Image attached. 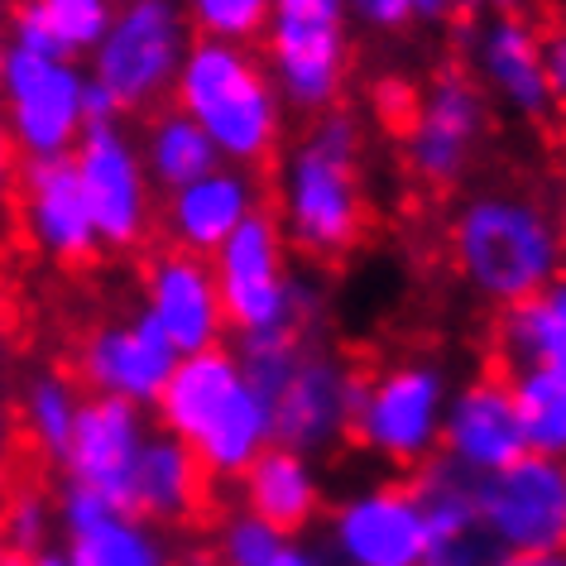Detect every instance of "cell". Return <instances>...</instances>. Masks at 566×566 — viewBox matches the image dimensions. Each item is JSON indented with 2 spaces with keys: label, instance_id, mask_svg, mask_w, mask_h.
Wrapping results in <instances>:
<instances>
[{
  "label": "cell",
  "instance_id": "ac0fdd59",
  "mask_svg": "<svg viewBox=\"0 0 566 566\" xmlns=\"http://www.w3.org/2000/svg\"><path fill=\"white\" fill-rule=\"evenodd\" d=\"M149 432H154V422L145 408L106 399V394H82L73 437H67V447L59 457L63 485L96 490L102 500L125 509L135 461H139V451H145Z\"/></svg>",
  "mask_w": 566,
  "mask_h": 566
},
{
  "label": "cell",
  "instance_id": "9c48e42d",
  "mask_svg": "<svg viewBox=\"0 0 566 566\" xmlns=\"http://www.w3.org/2000/svg\"><path fill=\"white\" fill-rule=\"evenodd\" d=\"M260 59L289 111L322 116V111L342 106L350 77L346 0H274Z\"/></svg>",
  "mask_w": 566,
  "mask_h": 566
},
{
  "label": "cell",
  "instance_id": "83f0119b",
  "mask_svg": "<svg viewBox=\"0 0 566 566\" xmlns=\"http://www.w3.org/2000/svg\"><path fill=\"white\" fill-rule=\"evenodd\" d=\"M504 385L514 399L523 451L566 461V375L552 365H509Z\"/></svg>",
  "mask_w": 566,
  "mask_h": 566
},
{
  "label": "cell",
  "instance_id": "836d02e7",
  "mask_svg": "<svg viewBox=\"0 0 566 566\" xmlns=\"http://www.w3.org/2000/svg\"><path fill=\"white\" fill-rule=\"evenodd\" d=\"M537 53H543V77H547L552 102L566 106V20L537 30Z\"/></svg>",
  "mask_w": 566,
  "mask_h": 566
},
{
  "label": "cell",
  "instance_id": "7c38bea8",
  "mask_svg": "<svg viewBox=\"0 0 566 566\" xmlns=\"http://www.w3.org/2000/svg\"><path fill=\"white\" fill-rule=\"evenodd\" d=\"M73 168L82 197H87L92 226L102 235V250L135 254L149 240L154 221H159V202H154L149 174L139 164V145L125 130V120L87 125L73 145Z\"/></svg>",
  "mask_w": 566,
  "mask_h": 566
},
{
  "label": "cell",
  "instance_id": "9a60e30c",
  "mask_svg": "<svg viewBox=\"0 0 566 566\" xmlns=\"http://www.w3.org/2000/svg\"><path fill=\"white\" fill-rule=\"evenodd\" d=\"M174 365H178V350L168 346L159 327L135 307V313H125V317L92 322V327L77 336L73 370L67 375L82 385V394H106V399L135 403L149 413V408L159 403Z\"/></svg>",
  "mask_w": 566,
  "mask_h": 566
},
{
  "label": "cell",
  "instance_id": "30bf717a",
  "mask_svg": "<svg viewBox=\"0 0 566 566\" xmlns=\"http://www.w3.org/2000/svg\"><path fill=\"white\" fill-rule=\"evenodd\" d=\"M490 135V102L475 87V77L465 67L447 63L413 92L403 120V168L413 174L422 188H457L471 178V168L485 149Z\"/></svg>",
  "mask_w": 566,
  "mask_h": 566
},
{
  "label": "cell",
  "instance_id": "4fadbf2b",
  "mask_svg": "<svg viewBox=\"0 0 566 566\" xmlns=\"http://www.w3.org/2000/svg\"><path fill=\"white\" fill-rule=\"evenodd\" d=\"M475 523L494 552L566 547V461L528 457L475 480Z\"/></svg>",
  "mask_w": 566,
  "mask_h": 566
},
{
  "label": "cell",
  "instance_id": "60d3db41",
  "mask_svg": "<svg viewBox=\"0 0 566 566\" xmlns=\"http://www.w3.org/2000/svg\"><path fill=\"white\" fill-rule=\"evenodd\" d=\"M30 566H67V552L49 543L44 552H34V557H30Z\"/></svg>",
  "mask_w": 566,
  "mask_h": 566
},
{
  "label": "cell",
  "instance_id": "f1b7e54d",
  "mask_svg": "<svg viewBox=\"0 0 566 566\" xmlns=\"http://www.w3.org/2000/svg\"><path fill=\"white\" fill-rule=\"evenodd\" d=\"M504 365H552L566 375V274L500 317Z\"/></svg>",
  "mask_w": 566,
  "mask_h": 566
},
{
  "label": "cell",
  "instance_id": "3957f363",
  "mask_svg": "<svg viewBox=\"0 0 566 566\" xmlns=\"http://www.w3.org/2000/svg\"><path fill=\"white\" fill-rule=\"evenodd\" d=\"M240 370L269 408L274 447L327 457L350 437V408H356L360 370L336 350L327 336H245L235 342Z\"/></svg>",
  "mask_w": 566,
  "mask_h": 566
},
{
  "label": "cell",
  "instance_id": "d4e9b609",
  "mask_svg": "<svg viewBox=\"0 0 566 566\" xmlns=\"http://www.w3.org/2000/svg\"><path fill=\"white\" fill-rule=\"evenodd\" d=\"M77 408H82V385L63 370V365H44V370H34L20 385L15 408H10V422H15V447L30 461H39V465H44V461L59 465L67 437H73Z\"/></svg>",
  "mask_w": 566,
  "mask_h": 566
},
{
  "label": "cell",
  "instance_id": "4316f807",
  "mask_svg": "<svg viewBox=\"0 0 566 566\" xmlns=\"http://www.w3.org/2000/svg\"><path fill=\"white\" fill-rule=\"evenodd\" d=\"M63 552L67 566H178L174 537L125 509H111L92 528L63 537Z\"/></svg>",
  "mask_w": 566,
  "mask_h": 566
},
{
  "label": "cell",
  "instance_id": "5b68a950",
  "mask_svg": "<svg viewBox=\"0 0 566 566\" xmlns=\"http://www.w3.org/2000/svg\"><path fill=\"white\" fill-rule=\"evenodd\" d=\"M154 418H159V432L178 437L202 461L211 480H240L264 447H274V422L240 370L235 346L178 356L159 403H154Z\"/></svg>",
  "mask_w": 566,
  "mask_h": 566
},
{
  "label": "cell",
  "instance_id": "52a82bcc",
  "mask_svg": "<svg viewBox=\"0 0 566 566\" xmlns=\"http://www.w3.org/2000/svg\"><path fill=\"white\" fill-rule=\"evenodd\" d=\"M192 39L178 0H116L102 44L87 53V77L116 102L120 116H149L168 106Z\"/></svg>",
  "mask_w": 566,
  "mask_h": 566
},
{
  "label": "cell",
  "instance_id": "e0dca14e",
  "mask_svg": "<svg viewBox=\"0 0 566 566\" xmlns=\"http://www.w3.org/2000/svg\"><path fill=\"white\" fill-rule=\"evenodd\" d=\"M139 313L159 327V336L178 356L226 346V336H231L217 279H211V260L174 245L154 250L139 269Z\"/></svg>",
  "mask_w": 566,
  "mask_h": 566
},
{
  "label": "cell",
  "instance_id": "44dd1931",
  "mask_svg": "<svg viewBox=\"0 0 566 566\" xmlns=\"http://www.w3.org/2000/svg\"><path fill=\"white\" fill-rule=\"evenodd\" d=\"M264 207V188H260V174L250 168H211L207 178L188 182L178 192H164V207H159V231L168 235L174 250H188V254H211L221 250L226 235L240 231V221H250L254 211Z\"/></svg>",
  "mask_w": 566,
  "mask_h": 566
},
{
  "label": "cell",
  "instance_id": "f35d334b",
  "mask_svg": "<svg viewBox=\"0 0 566 566\" xmlns=\"http://www.w3.org/2000/svg\"><path fill=\"white\" fill-rule=\"evenodd\" d=\"M465 6L485 10V15H523V6H528V0H465Z\"/></svg>",
  "mask_w": 566,
  "mask_h": 566
},
{
  "label": "cell",
  "instance_id": "d6986e66",
  "mask_svg": "<svg viewBox=\"0 0 566 566\" xmlns=\"http://www.w3.org/2000/svg\"><path fill=\"white\" fill-rule=\"evenodd\" d=\"M475 87L485 102L509 111L514 120H547L557 102L543 77V53H537V24L523 15H490L471 34V67Z\"/></svg>",
  "mask_w": 566,
  "mask_h": 566
},
{
  "label": "cell",
  "instance_id": "b9f144b4",
  "mask_svg": "<svg viewBox=\"0 0 566 566\" xmlns=\"http://www.w3.org/2000/svg\"><path fill=\"white\" fill-rule=\"evenodd\" d=\"M6 53H10V39H6V30H0V73H6Z\"/></svg>",
  "mask_w": 566,
  "mask_h": 566
},
{
  "label": "cell",
  "instance_id": "e575fe53",
  "mask_svg": "<svg viewBox=\"0 0 566 566\" xmlns=\"http://www.w3.org/2000/svg\"><path fill=\"white\" fill-rule=\"evenodd\" d=\"M490 557H494V547L485 543V533H475L457 547H437L428 557V566H490Z\"/></svg>",
  "mask_w": 566,
  "mask_h": 566
},
{
  "label": "cell",
  "instance_id": "d590c367",
  "mask_svg": "<svg viewBox=\"0 0 566 566\" xmlns=\"http://www.w3.org/2000/svg\"><path fill=\"white\" fill-rule=\"evenodd\" d=\"M20 149L15 139H10V125L0 116V207H10V197H15V178H20Z\"/></svg>",
  "mask_w": 566,
  "mask_h": 566
},
{
  "label": "cell",
  "instance_id": "5bb4252c",
  "mask_svg": "<svg viewBox=\"0 0 566 566\" xmlns=\"http://www.w3.org/2000/svg\"><path fill=\"white\" fill-rule=\"evenodd\" d=\"M332 566H428L432 537L413 485L379 480L356 494H346L327 509V543Z\"/></svg>",
  "mask_w": 566,
  "mask_h": 566
},
{
  "label": "cell",
  "instance_id": "d6a6232c",
  "mask_svg": "<svg viewBox=\"0 0 566 566\" xmlns=\"http://www.w3.org/2000/svg\"><path fill=\"white\" fill-rule=\"evenodd\" d=\"M346 15L375 34H399L413 24V0H346Z\"/></svg>",
  "mask_w": 566,
  "mask_h": 566
},
{
  "label": "cell",
  "instance_id": "6da1fadb",
  "mask_svg": "<svg viewBox=\"0 0 566 566\" xmlns=\"http://www.w3.org/2000/svg\"><path fill=\"white\" fill-rule=\"evenodd\" d=\"M274 221L289 250L313 264H336L370 231L365 130L346 106L307 116V130L283 154L274 182Z\"/></svg>",
  "mask_w": 566,
  "mask_h": 566
},
{
  "label": "cell",
  "instance_id": "8d00e7d4",
  "mask_svg": "<svg viewBox=\"0 0 566 566\" xmlns=\"http://www.w3.org/2000/svg\"><path fill=\"white\" fill-rule=\"evenodd\" d=\"M465 10V0H413V20L422 24H451Z\"/></svg>",
  "mask_w": 566,
  "mask_h": 566
},
{
  "label": "cell",
  "instance_id": "cb8c5ba5",
  "mask_svg": "<svg viewBox=\"0 0 566 566\" xmlns=\"http://www.w3.org/2000/svg\"><path fill=\"white\" fill-rule=\"evenodd\" d=\"M6 39L10 49L53 53V59H87L102 44L116 0H10Z\"/></svg>",
  "mask_w": 566,
  "mask_h": 566
},
{
  "label": "cell",
  "instance_id": "1f68e13d",
  "mask_svg": "<svg viewBox=\"0 0 566 566\" xmlns=\"http://www.w3.org/2000/svg\"><path fill=\"white\" fill-rule=\"evenodd\" d=\"M283 543H289V537H283L279 528H269L264 518H254V514H245V509H235V514H226L217 523L211 557H217V566H274Z\"/></svg>",
  "mask_w": 566,
  "mask_h": 566
},
{
  "label": "cell",
  "instance_id": "ba28073f",
  "mask_svg": "<svg viewBox=\"0 0 566 566\" xmlns=\"http://www.w3.org/2000/svg\"><path fill=\"white\" fill-rule=\"evenodd\" d=\"M451 403V375L432 356H403L379 370L360 375L356 408H350V437L370 457L418 471L437 457L442 418Z\"/></svg>",
  "mask_w": 566,
  "mask_h": 566
},
{
  "label": "cell",
  "instance_id": "ffe728a7",
  "mask_svg": "<svg viewBox=\"0 0 566 566\" xmlns=\"http://www.w3.org/2000/svg\"><path fill=\"white\" fill-rule=\"evenodd\" d=\"M437 457L471 480L504 471L509 461L523 457L514 399H509V385L500 375H475L461 389H451Z\"/></svg>",
  "mask_w": 566,
  "mask_h": 566
},
{
  "label": "cell",
  "instance_id": "8fae6325",
  "mask_svg": "<svg viewBox=\"0 0 566 566\" xmlns=\"http://www.w3.org/2000/svg\"><path fill=\"white\" fill-rule=\"evenodd\" d=\"M87 73L73 59H53V53L10 49L6 73H0V116L10 125L20 159H67L73 145L87 130Z\"/></svg>",
  "mask_w": 566,
  "mask_h": 566
},
{
  "label": "cell",
  "instance_id": "ee69618b",
  "mask_svg": "<svg viewBox=\"0 0 566 566\" xmlns=\"http://www.w3.org/2000/svg\"><path fill=\"white\" fill-rule=\"evenodd\" d=\"M0 370H6V332H0Z\"/></svg>",
  "mask_w": 566,
  "mask_h": 566
},
{
  "label": "cell",
  "instance_id": "4dcf8cb0",
  "mask_svg": "<svg viewBox=\"0 0 566 566\" xmlns=\"http://www.w3.org/2000/svg\"><path fill=\"white\" fill-rule=\"evenodd\" d=\"M197 39H221V44H260L269 6L274 0H178Z\"/></svg>",
  "mask_w": 566,
  "mask_h": 566
},
{
  "label": "cell",
  "instance_id": "484cf974",
  "mask_svg": "<svg viewBox=\"0 0 566 566\" xmlns=\"http://www.w3.org/2000/svg\"><path fill=\"white\" fill-rule=\"evenodd\" d=\"M135 145H139V164H145L154 192H178V188H188V182L207 178L211 168H221L211 139L174 106L149 111Z\"/></svg>",
  "mask_w": 566,
  "mask_h": 566
},
{
  "label": "cell",
  "instance_id": "f546056e",
  "mask_svg": "<svg viewBox=\"0 0 566 566\" xmlns=\"http://www.w3.org/2000/svg\"><path fill=\"white\" fill-rule=\"evenodd\" d=\"M413 494L422 504V518H428V537L432 552L437 547H457L465 537L480 533L475 523V480L461 475L457 465H447L442 457H432L428 465L413 471Z\"/></svg>",
  "mask_w": 566,
  "mask_h": 566
},
{
  "label": "cell",
  "instance_id": "bcb514c9",
  "mask_svg": "<svg viewBox=\"0 0 566 566\" xmlns=\"http://www.w3.org/2000/svg\"><path fill=\"white\" fill-rule=\"evenodd\" d=\"M0 6H10V0H0Z\"/></svg>",
  "mask_w": 566,
  "mask_h": 566
},
{
  "label": "cell",
  "instance_id": "f6af8a7d",
  "mask_svg": "<svg viewBox=\"0 0 566 566\" xmlns=\"http://www.w3.org/2000/svg\"><path fill=\"white\" fill-rule=\"evenodd\" d=\"M0 557H6V533H0Z\"/></svg>",
  "mask_w": 566,
  "mask_h": 566
},
{
  "label": "cell",
  "instance_id": "7a4b0ae2",
  "mask_svg": "<svg viewBox=\"0 0 566 566\" xmlns=\"http://www.w3.org/2000/svg\"><path fill=\"white\" fill-rule=\"evenodd\" d=\"M447 250L465 289L500 313L537 298L566 274L557 211L528 188L465 192L451 211Z\"/></svg>",
  "mask_w": 566,
  "mask_h": 566
},
{
  "label": "cell",
  "instance_id": "7bdbcfd3",
  "mask_svg": "<svg viewBox=\"0 0 566 566\" xmlns=\"http://www.w3.org/2000/svg\"><path fill=\"white\" fill-rule=\"evenodd\" d=\"M557 226H562V245H566V197H562V207H557Z\"/></svg>",
  "mask_w": 566,
  "mask_h": 566
},
{
  "label": "cell",
  "instance_id": "603a6c76",
  "mask_svg": "<svg viewBox=\"0 0 566 566\" xmlns=\"http://www.w3.org/2000/svg\"><path fill=\"white\" fill-rule=\"evenodd\" d=\"M322 475L317 461L289 447H264L240 475V509L264 518L283 537H303L322 518Z\"/></svg>",
  "mask_w": 566,
  "mask_h": 566
},
{
  "label": "cell",
  "instance_id": "8992f818",
  "mask_svg": "<svg viewBox=\"0 0 566 566\" xmlns=\"http://www.w3.org/2000/svg\"><path fill=\"white\" fill-rule=\"evenodd\" d=\"M289 240H283L274 211H254L240 221L235 235L221 240L211 254V279L221 293L226 332L235 342L245 336H274V332H298L317 336L327 322V289L317 274H298L289 264Z\"/></svg>",
  "mask_w": 566,
  "mask_h": 566
},
{
  "label": "cell",
  "instance_id": "ab89813d",
  "mask_svg": "<svg viewBox=\"0 0 566 566\" xmlns=\"http://www.w3.org/2000/svg\"><path fill=\"white\" fill-rule=\"evenodd\" d=\"M15 422H10V408H0V465H6L10 457H15Z\"/></svg>",
  "mask_w": 566,
  "mask_h": 566
},
{
  "label": "cell",
  "instance_id": "7402d4cb",
  "mask_svg": "<svg viewBox=\"0 0 566 566\" xmlns=\"http://www.w3.org/2000/svg\"><path fill=\"white\" fill-rule=\"evenodd\" d=\"M211 490V475L202 471V461L192 457L178 437H168L154 428L145 451L135 461L130 475V494H125V514L154 523V528H182L202 514Z\"/></svg>",
  "mask_w": 566,
  "mask_h": 566
},
{
  "label": "cell",
  "instance_id": "2e32d148",
  "mask_svg": "<svg viewBox=\"0 0 566 566\" xmlns=\"http://www.w3.org/2000/svg\"><path fill=\"white\" fill-rule=\"evenodd\" d=\"M15 231L39 260L59 264V269H92L102 260V235L92 226L87 197H82L73 154L67 159H34L20 164L15 178Z\"/></svg>",
  "mask_w": 566,
  "mask_h": 566
},
{
  "label": "cell",
  "instance_id": "74e56055",
  "mask_svg": "<svg viewBox=\"0 0 566 566\" xmlns=\"http://www.w3.org/2000/svg\"><path fill=\"white\" fill-rule=\"evenodd\" d=\"M490 566H566V547L562 552H494Z\"/></svg>",
  "mask_w": 566,
  "mask_h": 566
},
{
  "label": "cell",
  "instance_id": "277c9868",
  "mask_svg": "<svg viewBox=\"0 0 566 566\" xmlns=\"http://www.w3.org/2000/svg\"><path fill=\"white\" fill-rule=\"evenodd\" d=\"M168 106L182 111L211 139L221 164L250 168V174L279 159L283 130H289V106L250 44L192 39Z\"/></svg>",
  "mask_w": 566,
  "mask_h": 566
}]
</instances>
